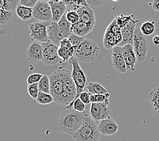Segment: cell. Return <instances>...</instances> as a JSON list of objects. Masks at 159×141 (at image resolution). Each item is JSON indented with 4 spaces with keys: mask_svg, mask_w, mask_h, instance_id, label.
<instances>
[{
    "mask_svg": "<svg viewBox=\"0 0 159 141\" xmlns=\"http://www.w3.org/2000/svg\"><path fill=\"white\" fill-rule=\"evenodd\" d=\"M79 98L85 105H89L91 103V94L88 92L84 91V92L80 94Z\"/></svg>",
    "mask_w": 159,
    "mask_h": 141,
    "instance_id": "obj_41",
    "label": "cell"
},
{
    "mask_svg": "<svg viewBox=\"0 0 159 141\" xmlns=\"http://www.w3.org/2000/svg\"><path fill=\"white\" fill-rule=\"evenodd\" d=\"M99 52L100 48L95 41L89 39H85L75 49L73 58L78 62L91 63L98 58Z\"/></svg>",
    "mask_w": 159,
    "mask_h": 141,
    "instance_id": "obj_2",
    "label": "cell"
},
{
    "mask_svg": "<svg viewBox=\"0 0 159 141\" xmlns=\"http://www.w3.org/2000/svg\"><path fill=\"white\" fill-rule=\"evenodd\" d=\"M77 12L80 17V21L84 22L87 24L95 26L96 18L93 10L91 8L90 6H83L79 9Z\"/></svg>",
    "mask_w": 159,
    "mask_h": 141,
    "instance_id": "obj_19",
    "label": "cell"
},
{
    "mask_svg": "<svg viewBox=\"0 0 159 141\" xmlns=\"http://www.w3.org/2000/svg\"><path fill=\"white\" fill-rule=\"evenodd\" d=\"M121 29L115 18L106 30L104 36V45L107 49H113L122 42Z\"/></svg>",
    "mask_w": 159,
    "mask_h": 141,
    "instance_id": "obj_4",
    "label": "cell"
},
{
    "mask_svg": "<svg viewBox=\"0 0 159 141\" xmlns=\"http://www.w3.org/2000/svg\"><path fill=\"white\" fill-rule=\"evenodd\" d=\"M73 46L72 44H70L69 40L68 39V38H65V39H64L61 42H60V45L59 47H61V48H70Z\"/></svg>",
    "mask_w": 159,
    "mask_h": 141,
    "instance_id": "obj_42",
    "label": "cell"
},
{
    "mask_svg": "<svg viewBox=\"0 0 159 141\" xmlns=\"http://www.w3.org/2000/svg\"><path fill=\"white\" fill-rule=\"evenodd\" d=\"M123 54L127 71H135V65L138 63V59L134 51V45L131 44L124 45L123 47Z\"/></svg>",
    "mask_w": 159,
    "mask_h": 141,
    "instance_id": "obj_14",
    "label": "cell"
},
{
    "mask_svg": "<svg viewBox=\"0 0 159 141\" xmlns=\"http://www.w3.org/2000/svg\"><path fill=\"white\" fill-rule=\"evenodd\" d=\"M66 16L68 21L73 25L77 23L80 21V17L76 11H67L66 12Z\"/></svg>",
    "mask_w": 159,
    "mask_h": 141,
    "instance_id": "obj_34",
    "label": "cell"
},
{
    "mask_svg": "<svg viewBox=\"0 0 159 141\" xmlns=\"http://www.w3.org/2000/svg\"><path fill=\"white\" fill-rule=\"evenodd\" d=\"M27 90H28V93L30 96H31V97L33 99H35V100H36L37 97H38V95L39 93L38 83L28 85Z\"/></svg>",
    "mask_w": 159,
    "mask_h": 141,
    "instance_id": "obj_35",
    "label": "cell"
},
{
    "mask_svg": "<svg viewBox=\"0 0 159 141\" xmlns=\"http://www.w3.org/2000/svg\"><path fill=\"white\" fill-rule=\"evenodd\" d=\"M148 99L154 110L159 113V87L151 91L148 95Z\"/></svg>",
    "mask_w": 159,
    "mask_h": 141,
    "instance_id": "obj_27",
    "label": "cell"
},
{
    "mask_svg": "<svg viewBox=\"0 0 159 141\" xmlns=\"http://www.w3.org/2000/svg\"><path fill=\"white\" fill-rule=\"evenodd\" d=\"M36 101L40 105H49L54 102V99L50 94L40 92L38 95V97L36 99Z\"/></svg>",
    "mask_w": 159,
    "mask_h": 141,
    "instance_id": "obj_30",
    "label": "cell"
},
{
    "mask_svg": "<svg viewBox=\"0 0 159 141\" xmlns=\"http://www.w3.org/2000/svg\"><path fill=\"white\" fill-rule=\"evenodd\" d=\"M108 2L107 0H87L88 5L93 7H102Z\"/></svg>",
    "mask_w": 159,
    "mask_h": 141,
    "instance_id": "obj_39",
    "label": "cell"
},
{
    "mask_svg": "<svg viewBox=\"0 0 159 141\" xmlns=\"http://www.w3.org/2000/svg\"><path fill=\"white\" fill-rule=\"evenodd\" d=\"M58 24L64 37L66 38H69V36L72 34V32H71L72 25L69 21H68L66 16V14L64 15L61 19H60V21L58 22Z\"/></svg>",
    "mask_w": 159,
    "mask_h": 141,
    "instance_id": "obj_24",
    "label": "cell"
},
{
    "mask_svg": "<svg viewBox=\"0 0 159 141\" xmlns=\"http://www.w3.org/2000/svg\"><path fill=\"white\" fill-rule=\"evenodd\" d=\"M43 59L42 62L49 66H54L63 63L58 55L59 47L52 42L42 44Z\"/></svg>",
    "mask_w": 159,
    "mask_h": 141,
    "instance_id": "obj_9",
    "label": "cell"
},
{
    "mask_svg": "<svg viewBox=\"0 0 159 141\" xmlns=\"http://www.w3.org/2000/svg\"><path fill=\"white\" fill-rule=\"evenodd\" d=\"M51 22H37L29 25L30 37L33 41L41 44L50 42L48 35V27Z\"/></svg>",
    "mask_w": 159,
    "mask_h": 141,
    "instance_id": "obj_8",
    "label": "cell"
},
{
    "mask_svg": "<svg viewBox=\"0 0 159 141\" xmlns=\"http://www.w3.org/2000/svg\"><path fill=\"white\" fill-rule=\"evenodd\" d=\"M19 5V0H0V9L8 12L16 11Z\"/></svg>",
    "mask_w": 159,
    "mask_h": 141,
    "instance_id": "obj_25",
    "label": "cell"
},
{
    "mask_svg": "<svg viewBox=\"0 0 159 141\" xmlns=\"http://www.w3.org/2000/svg\"><path fill=\"white\" fill-rule=\"evenodd\" d=\"M75 52V48L72 46L70 48H61L59 47L58 55L62 60L63 63H65L73 58Z\"/></svg>",
    "mask_w": 159,
    "mask_h": 141,
    "instance_id": "obj_23",
    "label": "cell"
},
{
    "mask_svg": "<svg viewBox=\"0 0 159 141\" xmlns=\"http://www.w3.org/2000/svg\"><path fill=\"white\" fill-rule=\"evenodd\" d=\"M98 126L100 134L105 136L115 135L119 128L118 124L112 118L100 121Z\"/></svg>",
    "mask_w": 159,
    "mask_h": 141,
    "instance_id": "obj_15",
    "label": "cell"
},
{
    "mask_svg": "<svg viewBox=\"0 0 159 141\" xmlns=\"http://www.w3.org/2000/svg\"><path fill=\"white\" fill-rule=\"evenodd\" d=\"M152 42L154 45H159V35H155L152 39Z\"/></svg>",
    "mask_w": 159,
    "mask_h": 141,
    "instance_id": "obj_44",
    "label": "cell"
},
{
    "mask_svg": "<svg viewBox=\"0 0 159 141\" xmlns=\"http://www.w3.org/2000/svg\"><path fill=\"white\" fill-rule=\"evenodd\" d=\"M85 104L81 101L80 98H77L69 106H72L73 109L77 112L79 113H84V110H85Z\"/></svg>",
    "mask_w": 159,
    "mask_h": 141,
    "instance_id": "obj_36",
    "label": "cell"
},
{
    "mask_svg": "<svg viewBox=\"0 0 159 141\" xmlns=\"http://www.w3.org/2000/svg\"><path fill=\"white\" fill-rule=\"evenodd\" d=\"M87 90L91 95L96 94H108V91L105 87L98 82H90L86 86Z\"/></svg>",
    "mask_w": 159,
    "mask_h": 141,
    "instance_id": "obj_21",
    "label": "cell"
},
{
    "mask_svg": "<svg viewBox=\"0 0 159 141\" xmlns=\"http://www.w3.org/2000/svg\"><path fill=\"white\" fill-rule=\"evenodd\" d=\"M133 45L136 56H137L138 62H144L148 54V45L147 39L140 31V26H137L135 31Z\"/></svg>",
    "mask_w": 159,
    "mask_h": 141,
    "instance_id": "obj_7",
    "label": "cell"
},
{
    "mask_svg": "<svg viewBox=\"0 0 159 141\" xmlns=\"http://www.w3.org/2000/svg\"><path fill=\"white\" fill-rule=\"evenodd\" d=\"M111 94H96L91 95V103H101V102H109Z\"/></svg>",
    "mask_w": 159,
    "mask_h": 141,
    "instance_id": "obj_33",
    "label": "cell"
},
{
    "mask_svg": "<svg viewBox=\"0 0 159 141\" xmlns=\"http://www.w3.org/2000/svg\"><path fill=\"white\" fill-rule=\"evenodd\" d=\"M136 15L129 23L121 29L123 41L119 46L123 47L127 44L134 45V38L136 27L138 25V20L136 18Z\"/></svg>",
    "mask_w": 159,
    "mask_h": 141,
    "instance_id": "obj_12",
    "label": "cell"
},
{
    "mask_svg": "<svg viewBox=\"0 0 159 141\" xmlns=\"http://www.w3.org/2000/svg\"><path fill=\"white\" fill-rule=\"evenodd\" d=\"M33 16L39 22H52V12L48 1L39 0L33 8Z\"/></svg>",
    "mask_w": 159,
    "mask_h": 141,
    "instance_id": "obj_11",
    "label": "cell"
},
{
    "mask_svg": "<svg viewBox=\"0 0 159 141\" xmlns=\"http://www.w3.org/2000/svg\"><path fill=\"white\" fill-rule=\"evenodd\" d=\"M39 90L40 92L50 94V81L49 76L43 75L42 79L38 83Z\"/></svg>",
    "mask_w": 159,
    "mask_h": 141,
    "instance_id": "obj_29",
    "label": "cell"
},
{
    "mask_svg": "<svg viewBox=\"0 0 159 141\" xmlns=\"http://www.w3.org/2000/svg\"><path fill=\"white\" fill-rule=\"evenodd\" d=\"M26 57L29 61L33 63H39L43 59L42 44L39 42H33L30 44L26 52Z\"/></svg>",
    "mask_w": 159,
    "mask_h": 141,
    "instance_id": "obj_16",
    "label": "cell"
},
{
    "mask_svg": "<svg viewBox=\"0 0 159 141\" xmlns=\"http://www.w3.org/2000/svg\"><path fill=\"white\" fill-rule=\"evenodd\" d=\"M65 3L67 11H77L83 6H88V3L85 0L81 1H64Z\"/></svg>",
    "mask_w": 159,
    "mask_h": 141,
    "instance_id": "obj_28",
    "label": "cell"
},
{
    "mask_svg": "<svg viewBox=\"0 0 159 141\" xmlns=\"http://www.w3.org/2000/svg\"><path fill=\"white\" fill-rule=\"evenodd\" d=\"M100 136L97 123L87 114L84 124L72 137L75 141H98Z\"/></svg>",
    "mask_w": 159,
    "mask_h": 141,
    "instance_id": "obj_3",
    "label": "cell"
},
{
    "mask_svg": "<svg viewBox=\"0 0 159 141\" xmlns=\"http://www.w3.org/2000/svg\"><path fill=\"white\" fill-rule=\"evenodd\" d=\"M13 18V12L0 9V23L2 25H9Z\"/></svg>",
    "mask_w": 159,
    "mask_h": 141,
    "instance_id": "obj_31",
    "label": "cell"
},
{
    "mask_svg": "<svg viewBox=\"0 0 159 141\" xmlns=\"http://www.w3.org/2000/svg\"><path fill=\"white\" fill-rule=\"evenodd\" d=\"M135 14H133L131 15H129V16H125L123 14H120L117 16L115 19L116 21L117 24L119 26V27L120 29L123 28L124 26H125L135 16Z\"/></svg>",
    "mask_w": 159,
    "mask_h": 141,
    "instance_id": "obj_32",
    "label": "cell"
},
{
    "mask_svg": "<svg viewBox=\"0 0 159 141\" xmlns=\"http://www.w3.org/2000/svg\"><path fill=\"white\" fill-rule=\"evenodd\" d=\"M69 63L73 67L72 77H73L75 86L77 87V96L75 98V100H76V99L79 98L80 94L84 92V90L87 86V77L76 59L72 58L69 60Z\"/></svg>",
    "mask_w": 159,
    "mask_h": 141,
    "instance_id": "obj_6",
    "label": "cell"
},
{
    "mask_svg": "<svg viewBox=\"0 0 159 141\" xmlns=\"http://www.w3.org/2000/svg\"><path fill=\"white\" fill-rule=\"evenodd\" d=\"M37 2L38 1H37V0H20V5L29 7V8H34Z\"/></svg>",
    "mask_w": 159,
    "mask_h": 141,
    "instance_id": "obj_40",
    "label": "cell"
},
{
    "mask_svg": "<svg viewBox=\"0 0 159 141\" xmlns=\"http://www.w3.org/2000/svg\"><path fill=\"white\" fill-rule=\"evenodd\" d=\"M62 69L63 67H60L49 76L50 81V94L54 98V102L58 105L60 104L64 92Z\"/></svg>",
    "mask_w": 159,
    "mask_h": 141,
    "instance_id": "obj_5",
    "label": "cell"
},
{
    "mask_svg": "<svg viewBox=\"0 0 159 141\" xmlns=\"http://www.w3.org/2000/svg\"><path fill=\"white\" fill-rule=\"evenodd\" d=\"M152 7L155 11L159 12V0H154L152 2Z\"/></svg>",
    "mask_w": 159,
    "mask_h": 141,
    "instance_id": "obj_43",
    "label": "cell"
},
{
    "mask_svg": "<svg viewBox=\"0 0 159 141\" xmlns=\"http://www.w3.org/2000/svg\"><path fill=\"white\" fill-rule=\"evenodd\" d=\"M52 12V22H58L60 19L67 12L66 6L64 1H49Z\"/></svg>",
    "mask_w": 159,
    "mask_h": 141,
    "instance_id": "obj_18",
    "label": "cell"
},
{
    "mask_svg": "<svg viewBox=\"0 0 159 141\" xmlns=\"http://www.w3.org/2000/svg\"><path fill=\"white\" fill-rule=\"evenodd\" d=\"M33 8H29L23 6L19 5L16 10L17 16L24 21H28L33 18Z\"/></svg>",
    "mask_w": 159,
    "mask_h": 141,
    "instance_id": "obj_22",
    "label": "cell"
},
{
    "mask_svg": "<svg viewBox=\"0 0 159 141\" xmlns=\"http://www.w3.org/2000/svg\"><path fill=\"white\" fill-rule=\"evenodd\" d=\"M87 113H79L72 106L64 108L58 121V128L60 132L73 136L84 124Z\"/></svg>",
    "mask_w": 159,
    "mask_h": 141,
    "instance_id": "obj_1",
    "label": "cell"
},
{
    "mask_svg": "<svg viewBox=\"0 0 159 141\" xmlns=\"http://www.w3.org/2000/svg\"><path fill=\"white\" fill-rule=\"evenodd\" d=\"M43 75L40 73H33L29 76L27 78L28 85L35 84V83H39L40 80L42 79Z\"/></svg>",
    "mask_w": 159,
    "mask_h": 141,
    "instance_id": "obj_38",
    "label": "cell"
},
{
    "mask_svg": "<svg viewBox=\"0 0 159 141\" xmlns=\"http://www.w3.org/2000/svg\"><path fill=\"white\" fill-rule=\"evenodd\" d=\"M155 22L153 20L146 21L140 26V31L144 36H150L154 33Z\"/></svg>",
    "mask_w": 159,
    "mask_h": 141,
    "instance_id": "obj_26",
    "label": "cell"
},
{
    "mask_svg": "<svg viewBox=\"0 0 159 141\" xmlns=\"http://www.w3.org/2000/svg\"><path fill=\"white\" fill-rule=\"evenodd\" d=\"M93 28V26L79 21L77 23L72 25L71 32L77 36L84 37L92 31Z\"/></svg>",
    "mask_w": 159,
    "mask_h": 141,
    "instance_id": "obj_20",
    "label": "cell"
},
{
    "mask_svg": "<svg viewBox=\"0 0 159 141\" xmlns=\"http://www.w3.org/2000/svg\"><path fill=\"white\" fill-rule=\"evenodd\" d=\"M112 64L117 73H125L127 72V66L123 54V47L117 45L112 49Z\"/></svg>",
    "mask_w": 159,
    "mask_h": 141,
    "instance_id": "obj_13",
    "label": "cell"
},
{
    "mask_svg": "<svg viewBox=\"0 0 159 141\" xmlns=\"http://www.w3.org/2000/svg\"><path fill=\"white\" fill-rule=\"evenodd\" d=\"M68 39L69 40L72 45H73V46L75 47V49H76L79 46V45H80L83 41H84L85 38L77 36L76 35H75V34L72 33L71 35L69 36V37L68 38Z\"/></svg>",
    "mask_w": 159,
    "mask_h": 141,
    "instance_id": "obj_37",
    "label": "cell"
},
{
    "mask_svg": "<svg viewBox=\"0 0 159 141\" xmlns=\"http://www.w3.org/2000/svg\"><path fill=\"white\" fill-rule=\"evenodd\" d=\"M111 111L110 101L101 103H92L89 109L90 117L96 122L111 118Z\"/></svg>",
    "mask_w": 159,
    "mask_h": 141,
    "instance_id": "obj_10",
    "label": "cell"
},
{
    "mask_svg": "<svg viewBox=\"0 0 159 141\" xmlns=\"http://www.w3.org/2000/svg\"><path fill=\"white\" fill-rule=\"evenodd\" d=\"M48 35L50 42L58 47L60 46V42L66 38L60 30L58 22H51L49 25L48 27Z\"/></svg>",
    "mask_w": 159,
    "mask_h": 141,
    "instance_id": "obj_17",
    "label": "cell"
}]
</instances>
